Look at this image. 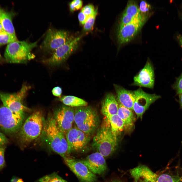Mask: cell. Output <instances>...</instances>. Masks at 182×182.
<instances>
[{
  "label": "cell",
  "mask_w": 182,
  "mask_h": 182,
  "mask_svg": "<svg viewBox=\"0 0 182 182\" xmlns=\"http://www.w3.org/2000/svg\"><path fill=\"white\" fill-rule=\"evenodd\" d=\"M9 142L8 139L5 135L0 132V146H6Z\"/></svg>",
  "instance_id": "35"
},
{
  "label": "cell",
  "mask_w": 182,
  "mask_h": 182,
  "mask_svg": "<svg viewBox=\"0 0 182 182\" xmlns=\"http://www.w3.org/2000/svg\"><path fill=\"white\" fill-rule=\"evenodd\" d=\"M30 88V86L24 84L20 90L16 93H9L0 91V99L3 105L13 112L23 114L24 111L28 109L23 104V100Z\"/></svg>",
  "instance_id": "6"
},
{
  "label": "cell",
  "mask_w": 182,
  "mask_h": 182,
  "mask_svg": "<svg viewBox=\"0 0 182 182\" xmlns=\"http://www.w3.org/2000/svg\"><path fill=\"white\" fill-rule=\"evenodd\" d=\"M133 85L152 88L154 86V75L153 66L147 60L144 67L133 78Z\"/></svg>",
  "instance_id": "16"
},
{
  "label": "cell",
  "mask_w": 182,
  "mask_h": 182,
  "mask_svg": "<svg viewBox=\"0 0 182 182\" xmlns=\"http://www.w3.org/2000/svg\"><path fill=\"white\" fill-rule=\"evenodd\" d=\"M90 136L76 126L73 127L65 135L70 152L81 151L85 148L89 141Z\"/></svg>",
  "instance_id": "11"
},
{
  "label": "cell",
  "mask_w": 182,
  "mask_h": 182,
  "mask_svg": "<svg viewBox=\"0 0 182 182\" xmlns=\"http://www.w3.org/2000/svg\"><path fill=\"white\" fill-rule=\"evenodd\" d=\"M11 182H24L22 178L13 176L11 180Z\"/></svg>",
  "instance_id": "37"
},
{
  "label": "cell",
  "mask_w": 182,
  "mask_h": 182,
  "mask_svg": "<svg viewBox=\"0 0 182 182\" xmlns=\"http://www.w3.org/2000/svg\"><path fill=\"white\" fill-rule=\"evenodd\" d=\"M116 94V99L119 104L133 110L135 96L133 91L127 90L121 86L114 84Z\"/></svg>",
  "instance_id": "17"
},
{
  "label": "cell",
  "mask_w": 182,
  "mask_h": 182,
  "mask_svg": "<svg viewBox=\"0 0 182 182\" xmlns=\"http://www.w3.org/2000/svg\"><path fill=\"white\" fill-rule=\"evenodd\" d=\"M156 182H182V181L178 177L163 174L157 176Z\"/></svg>",
  "instance_id": "27"
},
{
  "label": "cell",
  "mask_w": 182,
  "mask_h": 182,
  "mask_svg": "<svg viewBox=\"0 0 182 182\" xmlns=\"http://www.w3.org/2000/svg\"><path fill=\"white\" fill-rule=\"evenodd\" d=\"M176 38L180 46L182 47V35L179 34L177 36Z\"/></svg>",
  "instance_id": "38"
},
{
  "label": "cell",
  "mask_w": 182,
  "mask_h": 182,
  "mask_svg": "<svg viewBox=\"0 0 182 182\" xmlns=\"http://www.w3.org/2000/svg\"><path fill=\"white\" fill-rule=\"evenodd\" d=\"M23 114L13 112L4 105L0 106V129L8 134L19 131L22 125Z\"/></svg>",
  "instance_id": "7"
},
{
  "label": "cell",
  "mask_w": 182,
  "mask_h": 182,
  "mask_svg": "<svg viewBox=\"0 0 182 182\" xmlns=\"http://www.w3.org/2000/svg\"><path fill=\"white\" fill-rule=\"evenodd\" d=\"M64 161L71 170L82 182H96L97 177L87 167L78 160L69 156L63 157Z\"/></svg>",
  "instance_id": "13"
},
{
  "label": "cell",
  "mask_w": 182,
  "mask_h": 182,
  "mask_svg": "<svg viewBox=\"0 0 182 182\" xmlns=\"http://www.w3.org/2000/svg\"><path fill=\"white\" fill-rule=\"evenodd\" d=\"M83 4L82 1L80 0H74L69 4L70 9L71 11H74L80 9Z\"/></svg>",
  "instance_id": "30"
},
{
  "label": "cell",
  "mask_w": 182,
  "mask_h": 182,
  "mask_svg": "<svg viewBox=\"0 0 182 182\" xmlns=\"http://www.w3.org/2000/svg\"><path fill=\"white\" fill-rule=\"evenodd\" d=\"M117 114L123 121L124 128H129L132 126L134 121V117L132 110L119 104Z\"/></svg>",
  "instance_id": "22"
},
{
  "label": "cell",
  "mask_w": 182,
  "mask_h": 182,
  "mask_svg": "<svg viewBox=\"0 0 182 182\" xmlns=\"http://www.w3.org/2000/svg\"><path fill=\"white\" fill-rule=\"evenodd\" d=\"M37 43V41L31 43L17 40L8 44L4 54L5 61L12 63H26L34 57L31 51Z\"/></svg>",
  "instance_id": "3"
},
{
  "label": "cell",
  "mask_w": 182,
  "mask_h": 182,
  "mask_svg": "<svg viewBox=\"0 0 182 182\" xmlns=\"http://www.w3.org/2000/svg\"><path fill=\"white\" fill-rule=\"evenodd\" d=\"M42 115L40 111L33 112L22 125L18 136L21 142L28 143L36 139L40 135L43 126Z\"/></svg>",
  "instance_id": "4"
},
{
  "label": "cell",
  "mask_w": 182,
  "mask_h": 182,
  "mask_svg": "<svg viewBox=\"0 0 182 182\" xmlns=\"http://www.w3.org/2000/svg\"><path fill=\"white\" fill-rule=\"evenodd\" d=\"M80 39L74 37L55 50L50 57L43 60L42 62L52 66L62 63L77 50Z\"/></svg>",
  "instance_id": "8"
},
{
  "label": "cell",
  "mask_w": 182,
  "mask_h": 182,
  "mask_svg": "<svg viewBox=\"0 0 182 182\" xmlns=\"http://www.w3.org/2000/svg\"><path fill=\"white\" fill-rule=\"evenodd\" d=\"M6 146H0V170L3 169L5 166L4 158V153Z\"/></svg>",
  "instance_id": "32"
},
{
  "label": "cell",
  "mask_w": 182,
  "mask_h": 182,
  "mask_svg": "<svg viewBox=\"0 0 182 182\" xmlns=\"http://www.w3.org/2000/svg\"><path fill=\"white\" fill-rule=\"evenodd\" d=\"M109 182H120L119 181L114 180V181H112Z\"/></svg>",
  "instance_id": "42"
},
{
  "label": "cell",
  "mask_w": 182,
  "mask_h": 182,
  "mask_svg": "<svg viewBox=\"0 0 182 182\" xmlns=\"http://www.w3.org/2000/svg\"><path fill=\"white\" fill-rule=\"evenodd\" d=\"M104 157L100 153L97 152L89 155L84 159L78 160L93 174L101 175L106 172L107 168Z\"/></svg>",
  "instance_id": "15"
},
{
  "label": "cell",
  "mask_w": 182,
  "mask_h": 182,
  "mask_svg": "<svg viewBox=\"0 0 182 182\" xmlns=\"http://www.w3.org/2000/svg\"><path fill=\"white\" fill-rule=\"evenodd\" d=\"M99 117L95 110L91 107H79L75 110L74 122L79 129L90 136L97 128Z\"/></svg>",
  "instance_id": "5"
},
{
  "label": "cell",
  "mask_w": 182,
  "mask_h": 182,
  "mask_svg": "<svg viewBox=\"0 0 182 182\" xmlns=\"http://www.w3.org/2000/svg\"><path fill=\"white\" fill-rule=\"evenodd\" d=\"M173 87L175 90L177 94L182 93V73L177 79Z\"/></svg>",
  "instance_id": "31"
},
{
  "label": "cell",
  "mask_w": 182,
  "mask_h": 182,
  "mask_svg": "<svg viewBox=\"0 0 182 182\" xmlns=\"http://www.w3.org/2000/svg\"><path fill=\"white\" fill-rule=\"evenodd\" d=\"M97 9H95L92 4H89L84 7L82 9L81 12L88 17L94 14Z\"/></svg>",
  "instance_id": "29"
},
{
  "label": "cell",
  "mask_w": 182,
  "mask_h": 182,
  "mask_svg": "<svg viewBox=\"0 0 182 182\" xmlns=\"http://www.w3.org/2000/svg\"><path fill=\"white\" fill-rule=\"evenodd\" d=\"M97 14V9L94 14L88 17L84 25L83 29L84 31H88L93 29Z\"/></svg>",
  "instance_id": "28"
},
{
  "label": "cell",
  "mask_w": 182,
  "mask_h": 182,
  "mask_svg": "<svg viewBox=\"0 0 182 182\" xmlns=\"http://www.w3.org/2000/svg\"><path fill=\"white\" fill-rule=\"evenodd\" d=\"M141 15L139 8L136 2L129 1L121 18L120 25L131 22Z\"/></svg>",
  "instance_id": "20"
},
{
  "label": "cell",
  "mask_w": 182,
  "mask_h": 182,
  "mask_svg": "<svg viewBox=\"0 0 182 182\" xmlns=\"http://www.w3.org/2000/svg\"><path fill=\"white\" fill-rule=\"evenodd\" d=\"M145 16L141 14L138 18L129 23L120 25L118 31V40L120 44L130 41L135 36L145 20Z\"/></svg>",
  "instance_id": "10"
},
{
  "label": "cell",
  "mask_w": 182,
  "mask_h": 182,
  "mask_svg": "<svg viewBox=\"0 0 182 182\" xmlns=\"http://www.w3.org/2000/svg\"><path fill=\"white\" fill-rule=\"evenodd\" d=\"M17 40V38L14 37L6 32L0 33V45L8 44Z\"/></svg>",
  "instance_id": "26"
},
{
  "label": "cell",
  "mask_w": 182,
  "mask_h": 182,
  "mask_svg": "<svg viewBox=\"0 0 182 182\" xmlns=\"http://www.w3.org/2000/svg\"><path fill=\"white\" fill-rule=\"evenodd\" d=\"M178 102L179 104L180 107L182 109V93L179 95Z\"/></svg>",
  "instance_id": "39"
},
{
  "label": "cell",
  "mask_w": 182,
  "mask_h": 182,
  "mask_svg": "<svg viewBox=\"0 0 182 182\" xmlns=\"http://www.w3.org/2000/svg\"><path fill=\"white\" fill-rule=\"evenodd\" d=\"M119 104L115 96L107 93L102 101L101 109L102 114L107 118L117 114Z\"/></svg>",
  "instance_id": "19"
},
{
  "label": "cell",
  "mask_w": 182,
  "mask_h": 182,
  "mask_svg": "<svg viewBox=\"0 0 182 182\" xmlns=\"http://www.w3.org/2000/svg\"><path fill=\"white\" fill-rule=\"evenodd\" d=\"M45 132L49 146L62 158L70 153L65 135L60 131L54 117L49 118L45 125Z\"/></svg>",
  "instance_id": "2"
},
{
  "label": "cell",
  "mask_w": 182,
  "mask_h": 182,
  "mask_svg": "<svg viewBox=\"0 0 182 182\" xmlns=\"http://www.w3.org/2000/svg\"><path fill=\"white\" fill-rule=\"evenodd\" d=\"M88 17L82 12L79 13L78 15V18L79 22L83 25L85 22Z\"/></svg>",
  "instance_id": "36"
},
{
  "label": "cell",
  "mask_w": 182,
  "mask_h": 182,
  "mask_svg": "<svg viewBox=\"0 0 182 182\" xmlns=\"http://www.w3.org/2000/svg\"><path fill=\"white\" fill-rule=\"evenodd\" d=\"M75 110L69 106H63L57 111L55 119L60 131L65 135L73 127Z\"/></svg>",
  "instance_id": "14"
},
{
  "label": "cell",
  "mask_w": 182,
  "mask_h": 182,
  "mask_svg": "<svg viewBox=\"0 0 182 182\" xmlns=\"http://www.w3.org/2000/svg\"><path fill=\"white\" fill-rule=\"evenodd\" d=\"M181 18L182 19V15H181Z\"/></svg>",
  "instance_id": "43"
},
{
  "label": "cell",
  "mask_w": 182,
  "mask_h": 182,
  "mask_svg": "<svg viewBox=\"0 0 182 182\" xmlns=\"http://www.w3.org/2000/svg\"><path fill=\"white\" fill-rule=\"evenodd\" d=\"M62 89L59 86H56L54 87L52 89V93L53 95L59 98L61 97L62 93Z\"/></svg>",
  "instance_id": "34"
},
{
  "label": "cell",
  "mask_w": 182,
  "mask_h": 182,
  "mask_svg": "<svg viewBox=\"0 0 182 182\" xmlns=\"http://www.w3.org/2000/svg\"><path fill=\"white\" fill-rule=\"evenodd\" d=\"M0 23L6 32L17 38L12 23V16L0 7Z\"/></svg>",
  "instance_id": "21"
},
{
  "label": "cell",
  "mask_w": 182,
  "mask_h": 182,
  "mask_svg": "<svg viewBox=\"0 0 182 182\" xmlns=\"http://www.w3.org/2000/svg\"><path fill=\"white\" fill-rule=\"evenodd\" d=\"M5 32L2 25L0 23V33Z\"/></svg>",
  "instance_id": "40"
},
{
  "label": "cell",
  "mask_w": 182,
  "mask_h": 182,
  "mask_svg": "<svg viewBox=\"0 0 182 182\" xmlns=\"http://www.w3.org/2000/svg\"><path fill=\"white\" fill-rule=\"evenodd\" d=\"M4 61V59L2 57L0 53V64L2 63Z\"/></svg>",
  "instance_id": "41"
},
{
  "label": "cell",
  "mask_w": 182,
  "mask_h": 182,
  "mask_svg": "<svg viewBox=\"0 0 182 182\" xmlns=\"http://www.w3.org/2000/svg\"><path fill=\"white\" fill-rule=\"evenodd\" d=\"M156 182V181H154V182Z\"/></svg>",
  "instance_id": "44"
},
{
  "label": "cell",
  "mask_w": 182,
  "mask_h": 182,
  "mask_svg": "<svg viewBox=\"0 0 182 182\" xmlns=\"http://www.w3.org/2000/svg\"><path fill=\"white\" fill-rule=\"evenodd\" d=\"M117 145V138L112 134L109 121L105 117L93 138V147L105 157L115 151Z\"/></svg>",
  "instance_id": "1"
},
{
  "label": "cell",
  "mask_w": 182,
  "mask_h": 182,
  "mask_svg": "<svg viewBox=\"0 0 182 182\" xmlns=\"http://www.w3.org/2000/svg\"><path fill=\"white\" fill-rule=\"evenodd\" d=\"M150 5L145 1H142L140 4L139 10L140 13H145L148 12L150 8Z\"/></svg>",
  "instance_id": "33"
},
{
  "label": "cell",
  "mask_w": 182,
  "mask_h": 182,
  "mask_svg": "<svg viewBox=\"0 0 182 182\" xmlns=\"http://www.w3.org/2000/svg\"><path fill=\"white\" fill-rule=\"evenodd\" d=\"M58 99L70 107H81L86 106L88 105L87 102L84 100L74 96H63Z\"/></svg>",
  "instance_id": "23"
},
{
  "label": "cell",
  "mask_w": 182,
  "mask_h": 182,
  "mask_svg": "<svg viewBox=\"0 0 182 182\" xmlns=\"http://www.w3.org/2000/svg\"><path fill=\"white\" fill-rule=\"evenodd\" d=\"M37 182H68L56 172L47 175L39 179Z\"/></svg>",
  "instance_id": "25"
},
{
  "label": "cell",
  "mask_w": 182,
  "mask_h": 182,
  "mask_svg": "<svg viewBox=\"0 0 182 182\" xmlns=\"http://www.w3.org/2000/svg\"><path fill=\"white\" fill-rule=\"evenodd\" d=\"M73 37L67 31L50 29L47 33L41 47L45 51L53 52Z\"/></svg>",
  "instance_id": "9"
},
{
  "label": "cell",
  "mask_w": 182,
  "mask_h": 182,
  "mask_svg": "<svg viewBox=\"0 0 182 182\" xmlns=\"http://www.w3.org/2000/svg\"><path fill=\"white\" fill-rule=\"evenodd\" d=\"M133 92L135 99L133 110L136 114L137 118L142 119L144 113L150 105L161 97L155 94L147 93L140 88Z\"/></svg>",
  "instance_id": "12"
},
{
  "label": "cell",
  "mask_w": 182,
  "mask_h": 182,
  "mask_svg": "<svg viewBox=\"0 0 182 182\" xmlns=\"http://www.w3.org/2000/svg\"><path fill=\"white\" fill-rule=\"evenodd\" d=\"M130 173L136 182H153L157 176L147 167L140 165L130 170Z\"/></svg>",
  "instance_id": "18"
},
{
  "label": "cell",
  "mask_w": 182,
  "mask_h": 182,
  "mask_svg": "<svg viewBox=\"0 0 182 182\" xmlns=\"http://www.w3.org/2000/svg\"><path fill=\"white\" fill-rule=\"evenodd\" d=\"M107 119L110 123L112 133L117 138V136L124 129V123L117 114Z\"/></svg>",
  "instance_id": "24"
}]
</instances>
